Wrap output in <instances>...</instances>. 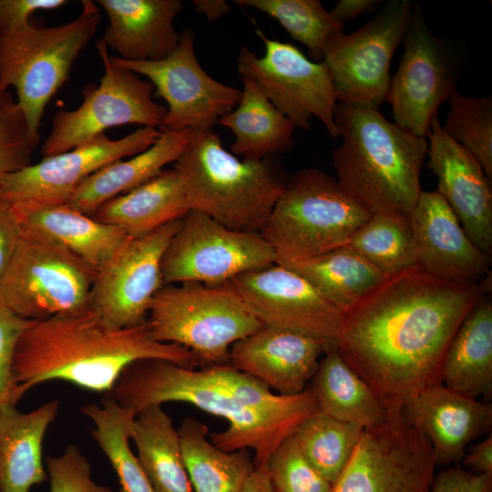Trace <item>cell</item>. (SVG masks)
<instances>
[{
	"label": "cell",
	"mask_w": 492,
	"mask_h": 492,
	"mask_svg": "<svg viewBox=\"0 0 492 492\" xmlns=\"http://www.w3.org/2000/svg\"><path fill=\"white\" fill-rule=\"evenodd\" d=\"M65 0H0V32L12 31L28 25L38 11L59 8Z\"/></svg>",
	"instance_id": "cell-45"
},
{
	"label": "cell",
	"mask_w": 492,
	"mask_h": 492,
	"mask_svg": "<svg viewBox=\"0 0 492 492\" xmlns=\"http://www.w3.org/2000/svg\"><path fill=\"white\" fill-rule=\"evenodd\" d=\"M97 269L60 244L21 231L0 281V303L26 320L89 306Z\"/></svg>",
	"instance_id": "cell-9"
},
{
	"label": "cell",
	"mask_w": 492,
	"mask_h": 492,
	"mask_svg": "<svg viewBox=\"0 0 492 492\" xmlns=\"http://www.w3.org/2000/svg\"><path fill=\"white\" fill-rule=\"evenodd\" d=\"M21 239V227L12 208L0 201V281Z\"/></svg>",
	"instance_id": "cell-46"
},
{
	"label": "cell",
	"mask_w": 492,
	"mask_h": 492,
	"mask_svg": "<svg viewBox=\"0 0 492 492\" xmlns=\"http://www.w3.org/2000/svg\"><path fill=\"white\" fill-rule=\"evenodd\" d=\"M371 216L336 178L302 169L289 175L261 234L284 264L346 246Z\"/></svg>",
	"instance_id": "cell-7"
},
{
	"label": "cell",
	"mask_w": 492,
	"mask_h": 492,
	"mask_svg": "<svg viewBox=\"0 0 492 492\" xmlns=\"http://www.w3.org/2000/svg\"><path fill=\"white\" fill-rule=\"evenodd\" d=\"M104 66L98 86L87 85L83 102L75 110H59L41 147L44 157L60 154L86 143L110 128L138 124L159 129L167 108L153 99L154 87L138 74L109 63L105 42L96 43Z\"/></svg>",
	"instance_id": "cell-11"
},
{
	"label": "cell",
	"mask_w": 492,
	"mask_h": 492,
	"mask_svg": "<svg viewBox=\"0 0 492 492\" xmlns=\"http://www.w3.org/2000/svg\"><path fill=\"white\" fill-rule=\"evenodd\" d=\"M383 3V0H340L329 12L333 20L344 27L346 22L374 12Z\"/></svg>",
	"instance_id": "cell-48"
},
{
	"label": "cell",
	"mask_w": 492,
	"mask_h": 492,
	"mask_svg": "<svg viewBox=\"0 0 492 492\" xmlns=\"http://www.w3.org/2000/svg\"><path fill=\"white\" fill-rule=\"evenodd\" d=\"M183 462L193 492H239L255 464L248 449L226 452L207 438L209 427L196 418L178 429Z\"/></svg>",
	"instance_id": "cell-33"
},
{
	"label": "cell",
	"mask_w": 492,
	"mask_h": 492,
	"mask_svg": "<svg viewBox=\"0 0 492 492\" xmlns=\"http://www.w3.org/2000/svg\"><path fill=\"white\" fill-rule=\"evenodd\" d=\"M179 223L174 220L129 238L97 269L89 305L109 327H133L147 321L151 302L164 285V253Z\"/></svg>",
	"instance_id": "cell-18"
},
{
	"label": "cell",
	"mask_w": 492,
	"mask_h": 492,
	"mask_svg": "<svg viewBox=\"0 0 492 492\" xmlns=\"http://www.w3.org/2000/svg\"><path fill=\"white\" fill-rule=\"evenodd\" d=\"M346 246L386 275L405 271L417 263L410 214H372L354 231Z\"/></svg>",
	"instance_id": "cell-36"
},
{
	"label": "cell",
	"mask_w": 492,
	"mask_h": 492,
	"mask_svg": "<svg viewBox=\"0 0 492 492\" xmlns=\"http://www.w3.org/2000/svg\"><path fill=\"white\" fill-rule=\"evenodd\" d=\"M195 10L203 14L208 20L215 21L230 12L231 6L224 0H194Z\"/></svg>",
	"instance_id": "cell-50"
},
{
	"label": "cell",
	"mask_w": 492,
	"mask_h": 492,
	"mask_svg": "<svg viewBox=\"0 0 492 492\" xmlns=\"http://www.w3.org/2000/svg\"><path fill=\"white\" fill-rule=\"evenodd\" d=\"M427 138L428 168L437 178L436 191L474 245L491 256V179L477 159L444 132L437 117L432 120Z\"/></svg>",
	"instance_id": "cell-21"
},
{
	"label": "cell",
	"mask_w": 492,
	"mask_h": 492,
	"mask_svg": "<svg viewBox=\"0 0 492 492\" xmlns=\"http://www.w3.org/2000/svg\"><path fill=\"white\" fill-rule=\"evenodd\" d=\"M231 282L262 327L334 342L343 313L290 269L277 263Z\"/></svg>",
	"instance_id": "cell-19"
},
{
	"label": "cell",
	"mask_w": 492,
	"mask_h": 492,
	"mask_svg": "<svg viewBox=\"0 0 492 492\" xmlns=\"http://www.w3.org/2000/svg\"><path fill=\"white\" fill-rule=\"evenodd\" d=\"M109 25L102 40L126 61H158L179 46L174 21L182 11L179 0H97Z\"/></svg>",
	"instance_id": "cell-24"
},
{
	"label": "cell",
	"mask_w": 492,
	"mask_h": 492,
	"mask_svg": "<svg viewBox=\"0 0 492 492\" xmlns=\"http://www.w3.org/2000/svg\"><path fill=\"white\" fill-rule=\"evenodd\" d=\"M277 264V256L260 232L237 231L190 210L164 253V285L198 282L218 285Z\"/></svg>",
	"instance_id": "cell-12"
},
{
	"label": "cell",
	"mask_w": 492,
	"mask_h": 492,
	"mask_svg": "<svg viewBox=\"0 0 492 492\" xmlns=\"http://www.w3.org/2000/svg\"><path fill=\"white\" fill-rule=\"evenodd\" d=\"M364 429L322 413L306 418L293 433L310 464L332 485L347 465Z\"/></svg>",
	"instance_id": "cell-37"
},
{
	"label": "cell",
	"mask_w": 492,
	"mask_h": 492,
	"mask_svg": "<svg viewBox=\"0 0 492 492\" xmlns=\"http://www.w3.org/2000/svg\"><path fill=\"white\" fill-rule=\"evenodd\" d=\"M272 157L241 160L209 129L194 131L174 169L190 210L233 231L261 233L289 178Z\"/></svg>",
	"instance_id": "cell-5"
},
{
	"label": "cell",
	"mask_w": 492,
	"mask_h": 492,
	"mask_svg": "<svg viewBox=\"0 0 492 492\" xmlns=\"http://www.w3.org/2000/svg\"><path fill=\"white\" fill-rule=\"evenodd\" d=\"M266 466L276 492H331L329 483L302 453L294 435L283 439Z\"/></svg>",
	"instance_id": "cell-40"
},
{
	"label": "cell",
	"mask_w": 492,
	"mask_h": 492,
	"mask_svg": "<svg viewBox=\"0 0 492 492\" xmlns=\"http://www.w3.org/2000/svg\"><path fill=\"white\" fill-rule=\"evenodd\" d=\"M436 466L426 436L392 412L364 429L331 492H428Z\"/></svg>",
	"instance_id": "cell-14"
},
{
	"label": "cell",
	"mask_w": 492,
	"mask_h": 492,
	"mask_svg": "<svg viewBox=\"0 0 492 492\" xmlns=\"http://www.w3.org/2000/svg\"><path fill=\"white\" fill-rule=\"evenodd\" d=\"M239 492H276L266 464L255 465Z\"/></svg>",
	"instance_id": "cell-49"
},
{
	"label": "cell",
	"mask_w": 492,
	"mask_h": 492,
	"mask_svg": "<svg viewBox=\"0 0 492 492\" xmlns=\"http://www.w3.org/2000/svg\"><path fill=\"white\" fill-rule=\"evenodd\" d=\"M447 101L442 129L470 152L492 179V97H470L456 90Z\"/></svg>",
	"instance_id": "cell-39"
},
{
	"label": "cell",
	"mask_w": 492,
	"mask_h": 492,
	"mask_svg": "<svg viewBox=\"0 0 492 492\" xmlns=\"http://www.w3.org/2000/svg\"><path fill=\"white\" fill-rule=\"evenodd\" d=\"M58 407L53 400L29 413L15 405L0 409V492H29L46 479L42 443Z\"/></svg>",
	"instance_id": "cell-27"
},
{
	"label": "cell",
	"mask_w": 492,
	"mask_h": 492,
	"mask_svg": "<svg viewBox=\"0 0 492 492\" xmlns=\"http://www.w3.org/2000/svg\"><path fill=\"white\" fill-rule=\"evenodd\" d=\"M147 322L155 340L181 345L209 365L230 364L231 345L262 327L231 282L163 285Z\"/></svg>",
	"instance_id": "cell-8"
},
{
	"label": "cell",
	"mask_w": 492,
	"mask_h": 492,
	"mask_svg": "<svg viewBox=\"0 0 492 492\" xmlns=\"http://www.w3.org/2000/svg\"><path fill=\"white\" fill-rule=\"evenodd\" d=\"M401 413L429 439L436 466L461 462L469 444L492 428L490 402L465 396L443 384L418 393Z\"/></svg>",
	"instance_id": "cell-22"
},
{
	"label": "cell",
	"mask_w": 492,
	"mask_h": 492,
	"mask_svg": "<svg viewBox=\"0 0 492 492\" xmlns=\"http://www.w3.org/2000/svg\"><path fill=\"white\" fill-rule=\"evenodd\" d=\"M412 6L410 0H391L355 32L331 39L323 62L337 103L378 109L386 99L391 60L405 38Z\"/></svg>",
	"instance_id": "cell-13"
},
{
	"label": "cell",
	"mask_w": 492,
	"mask_h": 492,
	"mask_svg": "<svg viewBox=\"0 0 492 492\" xmlns=\"http://www.w3.org/2000/svg\"><path fill=\"white\" fill-rule=\"evenodd\" d=\"M189 210L180 178L173 168L104 202L91 217L138 238L180 220Z\"/></svg>",
	"instance_id": "cell-28"
},
{
	"label": "cell",
	"mask_w": 492,
	"mask_h": 492,
	"mask_svg": "<svg viewBox=\"0 0 492 492\" xmlns=\"http://www.w3.org/2000/svg\"><path fill=\"white\" fill-rule=\"evenodd\" d=\"M123 408L137 414L166 402H185L227 420L229 426L210 435L219 449H252L254 464H266L287 436L318 413L307 387L282 395L231 364L196 370L161 359H143L127 366L109 393Z\"/></svg>",
	"instance_id": "cell-2"
},
{
	"label": "cell",
	"mask_w": 492,
	"mask_h": 492,
	"mask_svg": "<svg viewBox=\"0 0 492 492\" xmlns=\"http://www.w3.org/2000/svg\"><path fill=\"white\" fill-rule=\"evenodd\" d=\"M22 232L32 233L67 248L97 270L130 238L67 204L9 205Z\"/></svg>",
	"instance_id": "cell-25"
},
{
	"label": "cell",
	"mask_w": 492,
	"mask_h": 492,
	"mask_svg": "<svg viewBox=\"0 0 492 492\" xmlns=\"http://www.w3.org/2000/svg\"><path fill=\"white\" fill-rule=\"evenodd\" d=\"M410 217L416 264L426 273L455 283H478L491 275V256L474 245L437 191L422 190Z\"/></svg>",
	"instance_id": "cell-20"
},
{
	"label": "cell",
	"mask_w": 492,
	"mask_h": 492,
	"mask_svg": "<svg viewBox=\"0 0 492 492\" xmlns=\"http://www.w3.org/2000/svg\"><path fill=\"white\" fill-rule=\"evenodd\" d=\"M30 321L0 303V409L17 404L13 376L14 356L19 337Z\"/></svg>",
	"instance_id": "cell-43"
},
{
	"label": "cell",
	"mask_w": 492,
	"mask_h": 492,
	"mask_svg": "<svg viewBox=\"0 0 492 492\" xmlns=\"http://www.w3.org/2000/svg\"><path fill=\"white\" fill-rule=\"evenodd\" d=\"M241 77L243 89L238 105L219 120L235 136L231 146L232 154L262 159L292 150L296 128L293 122L275 108L252 78Z\"/></svg>",
	"instance_id": "cell-30"
},
{
	"label": "cell",
	"mask_w": 492,
	"mask_h": 492,
	"mask_svg": "<svg viewBox=\"0 0 492 492\" xmlns=\"http://www.w3.org/2000/svg\"><path fill=\"white\" fill-rule=\"evenodd\" d=\"M160 132L159 139L146 150L111 162L89 176L66 204L91 216L104 202L140 186L166 165L175 163L194 135L191 129Z\"/></svg>",
	"instance_id": "cell-26"
},
{
	"label": "cell",
	"mask_w": 492,
	"mask_h": 492,
	"mask_svg": "<svg viewBox=\"0 0 492 492\" xmlns=\"http://www.w3.org/2000/svg\"><path fill=\"white\" fill-rule=\"evenodd\" d=\"M36 146L16 100L5 92L0 97V179L30 165Z\"/></svg>",
	"instance_id": "cell-41"
},
{
	"label": "cell",
	"mask_w": 492,
	"mask_h": 492,
	"mask_svg": "<svg viewBox=\"0 0 492 492\" xmlns=\"http://www.w3.org/2000/svg\"><path fill=\"white\" fill-rule=\"evenodd\" d=\"M272 18L295 40L304 45L314 62H322L331 39L343 32L319 0H235Z\"/></svg>",
	"instance_id": "cell-38"
},
{
	"label": "cell",
	"mask_w": 492,
	"mask_h": 492,
	"mask_svg": "<svg viewBox=\"0 0 492 492\" xmlns=\"http://www.w3.org/2000/svg\"><path fill=\"white\" fill-rule=\"evenodd\" d=\"M155 128L141 127L118 139L102 134L71 150L44 157L0 179V201L8 204H66L93 173L124 158L138 154L160 137Z\"/></svg>",
	"instance_id": "cell-17"
},
{
	"label": "cell",
	"mask_w": 492,
	"mask_h": 492,
	"mask_svg": "<svg viewBox=\"0 0 492 492\" xmlns=\"http://www.w3.org/2000/svg\"><path fill=\"white\" fill-rule=\"evenodd\" d=\"M82 412L94 423L92 436L115 470L121 492H153L129 445L136 414L121 407L108 393L101 405H87Z\"/></svg>",
	"instance_id": "cell-35"
},
{
	"label": "cell",
	"mask_w": 492,
	"mask_h": 492,
	"mask_svg": "<svg viewBox=\"0 0 492 492\" xmlns=\"http://www.w3.org/2000/svg\"><path fill=\"white\" fill-rule=\"evenodd\" d=\"M130 440L153 492H193L183 462L178 430L160 405L138 412Z\"/></svg>",
	"instance_id": "cell-32"
},
{
	"label": "cell",
	"mask_w": 492,
	"mask_h": 492,
	"mask_svg": "<svg viewBox=\"0 0 492 492\" xmlns=\"http://www.w3.org/2000/svg\"><path fill=\"white\" fill-rule=\"evenodd\" d=\"M403 41L405 51L385 100L395 124L425 138L439 106L456 90L464 58L451 42L431 32L419 3L413 4Z\"/></svg>",
	"instance_id": "cell-10"
},
{
	"label": "cell",
	"mask_w": 492,
	"mask_h": 492,
	"mask_svg": "<svg viewBox=\"0 0 492 492\" xmlns=\"http://www.w3.org/2000/svg\"><path fill=\"white\" fill-rule=\"evenodd\" d=\"M345 313L387 275L348 246L284 264Z\"/></svg>",
	"instance_id": "cell-34"
},
{
	"label": "cell",
	"mask_w": 492,
	"mask_h": 492,
	"mask_svg": "<svg viewBox=\"0 0 492 492\" xmlns=\"http://www.w3.org/2000/svg\"><path fill=\"white\" fill-rule=\"evenodd\" d=\"M143 359L168 360L189 369L200 364L187 348L155 340L147 321L112 328L90 305L31 320L14 356L15 398L18 402L29 389L50 380L107 394L127 366Z\"/></svg>",
	"instance_id": "cell-3"
},
{
	"label": "cell",
	"mask_w": 492,
	"mask_h": 492,
	"mask_svg": "<svg viewBox=\"0 0 492 492\" xmlns=\"http://www.w3.org/2000/svg\"><path fill=\"white\" fill-rule=\"evenodd\" d=\"M436 279L417 264L387 275L343 313L334 345L388 413L442 384L448 346L473 306L491 292Z\"/></svg>",
	"instance_id": "cell-1"
},
{
	"label": "cell",
	"mask_w": 492,
	"mask_h": 492,
	"mask_svg": "<svg viewBox=\"0 0 492 492\" xmlns=\"http://www.w3.org/2000/svg\"><path fill=\"white\" fill-rule=\"evenodd\" d=\"M330 343L261 327L231 345L230 364L278 395H294L307 388Z\"/></svg>",
	"instance_id": "cell-23"
},
{
	"label": "cell",
	"mask_w": 492,
	"mask_h": 492,
	"mask_svg": "<svg viewBox=\"0 0 492 492\" xmlns=\"http://www.w3.org/2000/svg\"><path fill=\"white\" fill-rule=\"evenodd\" d=\"M462 459L465 466L472 472L492 474V435L491 433L476 445L468 446Z\"/></svg>",
	"instance_id": "cell-47"
},
{
	"label": "cell",
	"mask_w": 492,
	"mask_h": 492,
	"mask_svg": "<svg viewBox=\"0 0 492 492\" xmlns=\"http://www.w3.org/2000/svg\"><path fill=\"white\" fill-rule=\"evenodd\" d=\"M101 20L98 5L82 1L80 15L56 26L33 22L12 31L0 32V97L15 88L34 142L45 108L69 77L74 61L94 37Z\"/></svg>",
	"instance_id": "cell-6"
},
{
	"label": "cell",
	"mask_w": 492,
	"mask_h": 492,
	"mask_svg": "<svg viewBox=\"0 0 492 492\" xmlns=\"http://www.w3.org/2000/svg\"><path fill=\"white\" fill-rule=\"evenodd\" d=\"M46 463L50 492H112L93 480L89 462L75 445L68 446L60 456H48Z\"/></svg>",
	"instance_id": "cell-42"
},
{
	"label": "cell",
	"mask_w": 492,
	"mask_h": 492,
	"mask_svg": "<svg viewBox=\"0 0 492 492\" xmlns=\"http://www.w3.org/2000/svg\"><path fill=\"white\" fill-rule=\"evenodd\" d=\"M428 492H492V474L449 467L434 477Z\"/></svg>",
	"instance_id": "cell-44"
},
{
	"label": "cell",
	"mask_w": 492,
	"mask_h": 492,
	"mask_svg": "<svg viewBox=\"0 0 492 492\" xmlns=\"http://www.w3.org/2000/svg\"><path fill=\"white\" fill-rule=\"evenodd\" d=\"M342 144L333 152L336 179L370 213L411 214L422 191L428 143L389 122L379 109L336 103Z\"/></svg>",
	"instance_id": "cell-4"
},
{
	"label": "cell",
	"mask_w": 492,
	"mask_h": 492,
	"mask_svg": "<svg viewBox=\"0 0 492 492\" xmlns=\"http://www.w3.org/2000/svg\"><path fill=\"white\" fill-rule=\"evenodd\" d=\"M319 413L352 423L363 429L382 425L388 412L365 382L330 343L308 387Z\"/></svg>",
	"instance_id": "cell-31"
},
{
	"label": "cell",
	"mask_w": 492,
	"mask_h": 492,
	"mask_svg": "<svg viewBox=\"0 0 492 492\" xmlns=\"http://www.w3.org/2000/svg\"><path fill=\"white\" fill-rule=\"evenodd\" d=\"M442 384L465 396L492 398V300L484 295L463 320L446 351Z\"/></svg>",
	"instance_id": "cell-29"
},
{
	"label": "cell",
	"mask_w": 492,
	"mask_h": 492,
	"mask_svg": "<svg viewBox=\"0 0 492 492\" xmlns=\"http://www.w3.org/2000/svg\"><path fill=\"white\" fill-rule=\"evenodd\" d=\"M256 33L264 43V55L259 57L247 46L241 47L237 57L240 76L252 78L296 128L308 129L311 118L315 117L331 137L337 138V100L326 65L309 59L290 43L267 37L261 29Z\"/></svg>",
	"instance_id": "cell-15"
},
{
	"label": "cell",
	"mask_w": 492,
	"mask_h": 492,
	"mask_svg": "<svg viewBox=\"0 0 492 492\" xmlns=\"http://www.w3.org/2000/svg\"><path fill=\"white\" fill-rule=\"evenodd\" d=\"M112 66L144 76L154 87V97L168 105L159 131L212 129L239 103L241 90L222 84L201 67L195 53L194 33L185 28L178 47L158 61H126L108 57Z\"/></svg>",
	"instance_id": "cell-16"
}]
</instances>
